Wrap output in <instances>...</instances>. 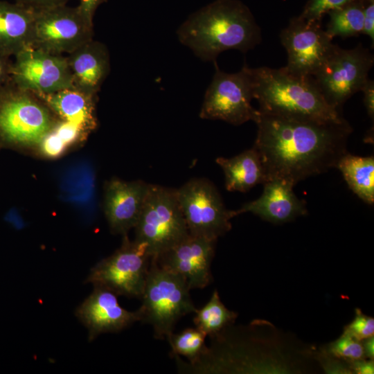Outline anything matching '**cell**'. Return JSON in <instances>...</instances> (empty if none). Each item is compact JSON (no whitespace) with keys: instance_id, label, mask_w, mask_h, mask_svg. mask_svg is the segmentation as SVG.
<instances>
[{"instance_id":"cell-24","label":"cell","mask_w":374,"mask_h":374,"mask_svg":"<svg viewBox=\"0 0 374 374\" xmlns=\"http://www.w3.org/2000/svg\"><path fill=\"white\" fill-rule=\"evenodd\" d=\"M364 0H355L328 12L330 20L326 32L333 39L362 34L364 22Z\"/></svg>"},{"instance_id":"cell-3","label":"cell","mask_w":374,"mask_h":374,"mask_svg":"<svg viewBox=\"0 0 374 374\" xmlns=\"http://www.w3.org/2000/svg\"><path fill=\"white\" fill-rule=\"evenodd\" d=\"M247 70L260 112L301 121H345L339 109L327 102L312 77L293 75L283 68L247 66Z\"/></svg>"},{"instance_id":"cell-17","label":"cell","mask_w":374,"mask_h":374,"mask_svg":"<svg viewBox=\"0 0 374 374\" xmlns=\"http://www.w3.org/2000/svg\"><path fill=\"white\" fill-rule=\"evenodd\" d=\"M263 186L260 197L234 211L235 216L249 212L266 221L282 224L307 213L305 202L296 195L292 183L272 178L265 181Z\"/></svg>"},{"instance_id":"cell-35","label":"cell","mask_w":374,"mask_h":374,"mask_svg":"<svg viewBox=\"0 0 374 374\" xmlns=\"http://www.w3.org/2000/svg\"><path fill=\"white\" fill-rule=\"evenodd\" d=\"M364 356L370 359H373L374 357V337L373 336L368 337L361 341Z\"/></svg>"},{"instance_id":"cell-11","label":"cell","mask_w":374,"mask_h":374,"mask_svg":"<svg viewBox=\"0 0 374 374\" xmlns=\"http://www.w3.org/2000/svg\"><path fill=\"white\" fill-rule=\"evenodd\" d=\"M93 37V21L78 6L65 4L35 11L33 48L53 54H69Z\"/></svg>"},{"instance_id":"cell-1","label":"cell","mask_w":374,"mask_h":374,"mask_svg":"<svg viewBox=\"0 0 374 374\" xmlns=\"http://www.w3.org/2000/svg\"><path fill=\"white\" fill-rule=\"evenodd\" d=\"M255 123L258 131L253 148L260 156L267 180L282 179L294 186L336 168L347 152V141L353 132L346 120L341 123L301 121L260 111Z\"/></svg>"},{"instance_id":"cell-7","label":"cell","mask_w":374,"mask_h":374,"mask_svg":"<svg viewBox=\"0 0 374 374\" xmlns=\"http://www.w3.org/2000/svg\"><path fill=\"white\" fill-rule=\"evenodd\" d=\"M123 237L121 247L91 269L86 283L117 296L141 298L151 257L145 244L130 240L127 234Z\"/></svg>"},{"instance_id":"cell-32","label":"cell","mask_w":374,"mask_h":374,"mask_svg":"<svg viewBox=\"0 0 374 374\" xmlns=\"http://www.w3.org/2000/svg\"><path fill=\"white\" fill-rule=\"evenodd\" d=\"M107 0H80L78 6L83 14L90 20L93 21L96 10L100 5Z\"/></svg>"},{"instance_id":"cell-12","label":"cell","mask_w":374,"mask_h":374,"mask_svg":"<svg viewBox=\"0 0 374 374\" xmlns=\"http://www.w3.org/2000/svg\"><path fill=\"white\" fill-rule=\"evenodd\" d=\"M321 24L298 16L281 30L280 42L287 54V63L283 67L286 71L312 77L332 53L337 45Z\"/></svg>"},{"instance_id":"cell-13","label":"cell","mask_w":374,"mask_h":374,"mask_svg":"<svg viewBox=\"0 0 374 374\" xmlns=\"http://www.w3.org/2000/svg\"><path fill=\"white\" fill-rule=\"evenodd\" d=\"M10 80L19 87L37 94L73 87L66 56L33 47L15 56Z\"/></svg>"},{"instance_id":"cell-2","label":"cell","mask_w":374,"mask_h":374,"mask_svg":"<svg viewBox=\"0 0 374 374\" xmlns=\"http://www.w3.org/2000/svg\"><path fill=\"white\" fill-rule=\"evenodd\" d=\"M179 42L203 61H215L224 51L246 53L261 42V30L238 0H215L192 14L177 31Z\"/></svg>"},{"instance_id":"cell-18","label":"cell","mask_w":374,"mask_h":374,"mask_svg":"<svg viewBox=\"0 0 374 374\" xmlns=\"http://www.w3.org/2000/svg\"><path fill=\"white\" fill-rule=\"evenodd\" d=\"M67 55L73 87L97 96L110 71L109 53L106 45L93 39Z\"/></svg>"},{"instance_id":"cell-30","label":"cell","mask_w":374,"mask_h":374,"mask_svg":"<svg viewBox=\"0 0 374 374\" xmlns=\"http://www.w3.org/2000/svg\"><path fill=\"white\" fill-rule=\"evenodd\" d=\"M16 3L35 11L65 5L69 0H15Z\"/></svg>"},{"instance_id":"cell-28","label":"cell","mask_w":374,"mask_h":374,"mask_svg":"<svg viewBox=\"0 0 374 374\" xmlns=\"http://www.w3.org/2000/svg\"><path fill=\"white\" fill-rule=\"evenodd\" d=\"M344 332L358 341H362L374 335V319L356 309L353 320L346 326Z\"/></svg>"},{"instance_id":"cell-20","label":"cell","mask_w":374,"mask_h":374,"mask_svg":"<svg viewBox=\"0 0 374 374\" xmlns=\"http://www.w3.org/2000/svg\"><path fill=\"white\" fill-rule=\"evenodd\" d=\"M62 121L74 123L89 133L96 126L97 96L73 87L48 94H37Z\"/></svg>"},{"instance_id":"cell-10","label":"cell","mask_w":374,"mask_h":374,"mask_svg":"<svg viewBox=\"0 0 374 374\" xmlns=\"http://www.w3.org/2000/svg\"><path fill=\"white\" fill-rule=\"evenodd\" d=\"M373 64V55L361 44L351 49L337 46L312 78L327 102L340 109L353 95L362 91Z\"/></svg>"},{"instance_id":"cell-15","label":"cell","mask_w":374,"mask_h":374,"mask_svg":"<svg viewBox=\"0 0 374 374\" xmlns=\"http://www.w3.org/2000/svg\"><path fill=\"white\" fill-rule=\"evenodd\" d=\"M75 315L87 328L89 341L103 333L119 332L141 321L139 309L128 311L120 305L115 293L97 286L78 307Z\"/></svg>"},{"instance_id":"cell-31","label":"cell","mask_w":374,"mask_h":374,"mask_svg":"<svg viewBox=\"0 0 374 374\" xmlns=\"http://www.w3.org/2000/svg\"><path fill=\"white\" fill-rule=\"evenodd\" d=\"M364 93V104L368 116L373 121L374 118V81L368 79L362 89Z\"/></svg>"},{"instance_id":"cell-6","label":"cell","mask_w":374,"mask_h":374,"mask_svg":"<svg viewBox=\"0 0 374 374\" xmlns=\"http://www.w3.org/2000/svg\"><path fill=\"white\" fill-rule=\"evenodd\" d=\"M134 240L147 246L151 258L185 239L189 231L176 189L151 184L135 225Z\"/></svg>"},{"instance_id":"cell-21","label":"cell","mask_w":374,"mask_h":374,"mask_svg":"<svg viewBox=\"0 0 374 374\" xmlns=\"http://www.w3.org/2000/svg\"><path fill=\"white\" fill-rule=\"evenodd\" d=\"M215 162L224 172L225 188L229 191L245 193L267 180L261 159L253 147L231 158L217 157Z\"/></svg>"},{"instance_id":"cell-5","label":"cell","mask_w":374,"mask_h":374,"mask_svg":"<svg viewBox=\"0 0 374 374\" xmlns=\"http://www.w3.org/2000/svg\"><path fill=\"white\" fill-rule=\"evenodd\" d=\"M190 290L182 276L150 260L139 309L141 321L151 325L156 339H167L182 317L195 312Z\"/></svg>"},{"instance_id":"cell-36","label":"cell","mask_w":374,"mask_h":374,"mask_svg":"<svg viewBox=\"0 0 374 374\" xmlns=\"http://www.w3.org/2000/svg\"><path fill=\"white\" fill-rule=\"evenodd\" d=\"M369 1H374V0H369Z\"/></svg>"},{"instance_id":"cell-25","label":"cell","mask_w":374,"mask_h":374,"mask_svg":"<svg viewBox=\"0 0 374 374\" xmlns=\"http://www.w3.org/2000/svg\"><path fill=\"white\" fill-rule=\"evenodd\" d=\"M206 334L195 328H188L179 333H171L167 340L172 354L188 358L191 364H197L206 355Z\"/></svg>"},{"instance_id":"cell-29","label":"cell","mask_w":374,"mask_h":374,"mask_svg":"<svg viewBox=\"0 0 374 374\" xmlns=\"http://www.w3.org/2000/svg\"><path fill=\"white\" fill-rule=\"evenodd\" d=\"M362 34L368 35L374 42V1L368 0L364 9V22Z\"/></svg>"},{"instance_id":"cell-27","label":"cell","mask_w":374,"mask_h":374,"mask_svg":"<svg viewBox=\"0 0 374 374\" xmlns=\"http://www.w3.org/2000/svg\"><path fill=\"white\" fill-rule=\"evenodd\" d=\"M355 0H309L300 17L308 22L321 23L323 15Z\"/></svg>"},{"instance_id":"cell-4","label":"cell","mask_w":374,"mask_h":374,"mask_svg":"<svg viewBox=\"0 0 374 374\" xmlns=\"http://www.w3.org/2000/svg\"><path fill=\"white\" fill-rule=\"evenodd\" d=\"M60 121L37 93L10 78L0 86V148H37Z\"/></svg>"},{"instance_id":"cell-26","label":"cell","mask_w":374,"mask_h":374,"mask_svg":"<svg viewBox=\"0 0 374 374\" xmlns=\"http://www.w3.org/2000/svg\"><path fill=\"white\" fill-rule=\"evenodd\" d=\"M328 352L337 358L350 362L363 359L364 357L362 342L344 332L329 345Z\"/></svg>"},{"instance_id":"cell-9","label":"cell","mask_w":374,"mask_h":374,"mask_svg":"<svg viewBox=\"0 0 374 374\" xmlns=\"http://www.w3.org/2000/svg\"><path fill=\"white\" fill-rule=\"evenodd\" d=\"M176 194L190 235L217 240L231 229L234 211L225 207L209 180L191 179L176 188Z\"/></svg>"},{"instance_id":"cell-33","label":"cell","mask_w":374,"mask_h":374,"mask_svg":"<svg viewBox=\"0 0 374 374\" xmlns=\"http://www.w3.org/2000/svg\"><path fill=\"white\" fill-rule=\"evenodd\" d=\"M350 369L357 374H373L374 373V363L373 359L369 361L363 359L350 362Z\"/></svg>"},{"instance_id":"cell-8","label":"cell","mask_w":374,"mask_h":374,"mask_svg":"<svg viewBox=\"0 0 374 374\" xmlns=\"http://www.w3.org/2000/svg\"><path fill=\"white\" fill-rule=\"evenodd\" d=\"M214 64L215 73L206 91L199 117L234 125L255 122L259 111L251 105L253 89L247 65L237 73H229L221 71L215 60Z\"/></svg>"},{"instance_id":"cell-19","label":"cell","mask_w":374,"mask_h":374,"mask_svg":"<svg viewBox=\"0 0 374 374\" xmlns=\"http://www.w3.org/2000/svg\"><path fill=\"white\" fill-rule=\"evenodd\" d=\"M35 15L16 2L0 1V55L15 57L31 47Z\"/></svg>"},{"instance_id":"cell-22","label":"cell","mask_w":374,"mask_h":374,"mask_svg":"<svg viewBox=\"0 0 374 374\" xmlns=\"http://www.w3.org/2000/svg\"><path fill=\"white\" fill-rule=\"evenodd\" d=\"M351 190L368 204L374 203V157L345 153L337 163Z\"/></svg>"},{"instance_id":"cell-16","label":"cell","mask_w":374,"mask_h":374,"mask_svg":"<svg viewBox=\"0 0 374 374\" xmlns=\"http://www.w3.org/2000/svg\"><path fill=\"white\" fill-rule=\"evenodd\" d=\"M150 184L112 178L104 187L103 210L111 231L125 235L138 221Z\"/></svg>"},{"instance_id":"cell-23","label":"cell","mask_w":374,"mask_h":374,"mask_svg":"<svg viewBox=\"0 0 374 374\" xmlns=\"http://www.w3.org/2000/svg\"><path fill=\"white\" fill-rule=\"evenodd\" d=\"M195 313L193 321L195 327L211 337L218 335L233 323L238 317L236 312L225 307L217 290L213 292L209 301Z\"/></svg>"},{"instance_id":"cell-14","label":"cell","mask_w":374,"mask_h":374,"mask_svg":"<svg viewBox=\"0 0 374 374\" xmlns=\"http://www.w3.org/2000/svg\"><path fill=\"white\" fill-rule=\"evenodd\" d=\"M216 241L189 234L157 258L151 259L182 276L190 290L202 289L211 280V265Z\"/></svg>"},{"instance_id":"cell-34","label":"cell","mask_w":374,"mask_h":374,"mask_svg":"<svg viewBox=\"0 0 374 374\" xmlns=\"http://www.w3.org/2000/svg\"><path fill=\"white\" fill-rule=\"evenodd\" d=\"M12 65L10 57L0 55V86L10 80Z\"/></svg>"}]
</instances>
